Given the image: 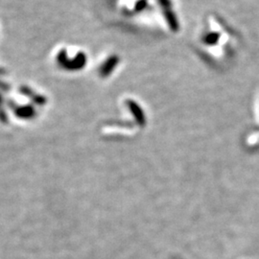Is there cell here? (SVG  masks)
Returning a JSON list of instances; mask_svg holds the SVG:
<instances>
[{
    "instance_id": "277c9868",
    "label": "cell",
    "mask_w": 259,
    "mask_h": 259,
    "mask_svg": "<svg viewBox=\"0 0 259 259\" xmlns=\"http://www.w3.org/2000/svg\"><path fill=\"white\" fill-rule=\"evenodd\" d=\"M217 39H218V35L214 34V33H210L204 37V41L207 45H214L217 42Z\"/></svg>"
},
{
    "instance_id": "6da1fadb",
    "label": "cell",
    "mask_w": 259,
    "mask_h": 259,
    "mask_svg": "<svg viewBox=\"0 0 259 259\" xmlns=\"http://www.w3.org/2000/svg\"><path fill=\"white\" fill-rule=\"evenodd\" d=\"M119 62V58L116 56H111L110 57L105 64H103L101 68H100V74L102 77H107L111 74V72L113 71V69L116 67V65Z\"/></svg>"
},
{
    "instance_id": "7a4b0ae2",
    "label": "cell",
    "mask_w": 259,
    "mask_h": 259,
    "mask_svg": "<svg viewBox=\"0 0 259 259\" xmlns=\"http://www.w3.org/2000/svg\"><path fill=\"white\" fill-rule=\"evenodd\" d=\"M128 106H129L130 111H132L134 114H136L138 121L140 123H143L144 114H143V111H141L140 108L138 106V104L134 101H128Z\"/></svg>"
},
{
    "instance_id": "3957f363",
    "label": "cell",
    "mask_w": 259,
    "mask_h": 259,
    "mask_svg": "<svg viewBox=\"0 0 259 259\" xmlns=\"http://www.w3.org/2000/svg\"><path fill=\"white\" fill-rule=\"evenodd\" d=\"M164 10H165V17H166L167 22H168L169 26L172 30L177 31L179 29V24H178L175 15L173 14V12H171L169 10V8H164Z\"/></svg>"
}]
</instances>
